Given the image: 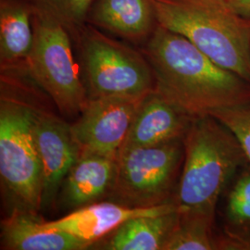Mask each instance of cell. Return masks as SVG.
Segmentation results:
<instances>
[{"label":"cell","instance_id":"cell-1","mask_svg":"<svg viewBox=\"0 0 250 250\" xmlns=\"http://www.w3.org/2000/svg\"><path fill=\"white\" fill-rule=\"evenodd\" d=\"M140 50L151 65L156 91L193 117L250 101L249 82L164 27L158 24Z\"/></svg>","mask_w":250,"mask_h":250},{"label":"cell","instance_id":"cell-2","mask_svg":"<svg viewBox=\"0 0 250 250\" xmlns=\"http://www.w3.org/2000/svg\"><path fill=\"white\" fill-rule=\"evenodd\" d=\"M185 156L174 203L216 217L221 197L248 161L234 134L213 116L196 117L183 138Z\"/></svg>","mask_w":250,"mask_h":250},{"label":"cell","instance_id":"cell-3","mask_svg":"<svg viewBox=\"0 0 250 250\" xmlns=\"http://www.w3.org/2000/svg\"><path fill=\"white\" fill-rule=\"evenodd\" d=\"M159 25L250 83V21L227 0H152Z\"/></svg>","mask_w":250,"mask_h":250},{"label":"cell","instance_id":"cell-4","mask_svg":"<svg viewBox=\"0 0 250 250\" xmlns=\"http://www.w3.org/2000/svg\"><path fill=\"white\" fill-rule=\"evenodd\" d=\"M89 99H140L156 90L143 52L85 23L72 36Z\"/></svg>","mask_w":250,"mask_h":250},{"label":"cell","instance_id":"cell-5","mask_svg":"<svg viewBox=\"0 0 250 250\" xmlns=\"http://www.w3.org/2000/svg\"><path fill=\"white\" fill-rule=\"evenodd\" d=\"M34 107L2 94L0 177L12 208L42 209V168L36 146Z\"/></svg>","mask_w":250,"mask_h":250},{"label":"cell","instance_id":"cell-6","mask_svg":"<svg viewBox=\"0 0 250 250\" xmlns=\"http://www.w3.org/2000/svg\"><path fill=\"white\" fill-rule=\"evenodd\" d=\"M184 156L183 139L121 150L109 200L130 208L173 203Z\"/></svg>","mask_w":250,"mask_h":250},{"label":"cell","instance_id":"cell-7","mask_svg":"<svg viewBox=\"0 0 250 250\" xmlns=\"http://www.w3.org/2000/svg\"><path fill=\"white\" fill-rule=\"evenodd\" d=\"M34 42L27 74L45 91L61 112L79 115L88 102L71 34L50 19L34 13Z\"/></svg>","mask_w":250,"mask_h":250},{"label":"cell","instance_id":"cell-8","mask_svg":"<svg viewBox=\"0 0 250 250\" xmlns=\"http://www.w3.org/2000/svg\"><path fill=\"white\" fill-rule=\"evenodd\" d=\"M141 100L116 98L88 99L77 120L70 125L81 153L116 159Z\"/></svg>","mask_w":250,"mask_h":250},{"label":"cell","instance_id":"cell-9","mask_svg":"<svg viewBox=\"0 0 250 250\" xmlns=\"http://www.w3.org/2000/svg\"><path fill=\"white\" fill-rule=\"evenodd\" d=\"M34 130L42 168V209L59 196L63 181L79 159L81 150L70 125L53 114L36 110Z\"/></svg>","mask_w":250,"mask_h":250},{"label":"cell","instance_id":"cell-10","mask_svg":"<svg viewBox=\"0 0 250 250\" xmlns=\"http://www.w3.org/2000/svg\"><path fill=\"white\" fill-rule=\"evenodd\" d=\"M195 118L155 90L140 101L121 150L183 139Z\"/></svg>","mask_w":250,"mask_h":250},{"label":"cell","instance_id":"cell-11","mask_svg":"<svg viewBox=\"0 0 250 250\" xmlns=\"http://www.w3.org/2000/svg\"><path fill=\"white\" fill-rule=\"evenodd\" d=\"M176 208L178 207L174 202L151 208H130L111 200L99 201L71 211L57 221L45 222V226L68 232L93 246L130 219L160 214Z\"/></svg>","mask_w":250,"mask_h":250},{"label":"cell","instance_id":"cell-12","mask_svg":"<svg viewBox=\"0 0 250 250\" xmlns=\"http://www.w3.org/2000/svg\"><path fill=\"white\" fill-rule=\"evenodd\" d=\"M86 23L141 45L159 24L152 0H96Z\"/></svg>","mask_w":250,"mask_h":250},{"label":"cell","instance_id":"cell-13","mask_svg":"<svg viewBox=\"0 0 250 250\" xmlns=\"http://www.w3.org/2000/svg\"><path fill=\"white\" fill-rule=\"evenodd\" d=\"M116 174V159L81 153L63 181L61 204L73 211L108 197Z\"/></svg>","mask_w":250,"mask_h":250},{"label":"cell","instance_id":"cell-14","mask_svg":"<svg viewBox=\"0 0 250 250\" xmlns=\"http://www.w3.org/2000/svg\"><path fill=\"white\" fill-rule=\"evenodd\" d=\"M2 249L11 250H83L92 247L68 232L50 229L36 211L12 208L1 224Z\"/></svg>","mask_w":250,"mask_h":250},{"label":"cell","instance_id":"cell-15","mask_svg":"<svg viewBox=\"0 0 250 250\" xmlns=\"http://www.w3.org/2000/svg\"><path fill=\"white\" fill-rule=\"evenodd\" d=\"M34 10L29 0H0L2 73L23 72L34 42Z\"/></svg>","mask_w":250,"mask_h":250},{"label":"cell","instance_id":"cell-16","mask_svg":"<svg viewBox=\"0 0 250 250\" xmlns=\"http://www.w3.org/2000/svg\"><path fill=\"white\" fill-rule=\"evenodd\" d=\"M178 208L135 217L122 224L99 246L106 250H165L179 222Z\"/></svg>","mask_w":250,"mask_h":250},{"label":"cell","instance_id":"cell-17","mask_svg":"<svg viewBox=\"0 0 250 250\" xmlns=\"http://www.w3.org/2000/svg\"><path fill=\"white\" fill-rule=\"evenodd\" d=\"M222 198L223 232L233 241L250 240V162L237 171Z\"/></svg>","mask_w":250,"mask_h":250},{"label":"cell","instance_id":"cell-18","mask_svg":"<svg viewBox=\"0 0 250 250\" xmlns=\"http://www.w3.org/2000/svg\"><path fill=\"white\" fill-rule=\"evenodd\" d=\"M179 222L165 250H224L225 234L218 232L216 217L181 211Z\"/></svg>","mask_w":250,"mask_h":250},{"label":"cell","instance_id":"cell-19","mask_svg":"<svg viewBox=\"0 0 250 250\" xmlns=\"http://www.w3.org/2000/svg\"><path fill=\"white\" fill-rule=\"evenodd\" d=\"M34 13L62 25L73 36L86 23L96 0H29Z\"/></svg>","mask_w":250,"mask_h":250},{"label":"cell","instance_id":"cell-20","mask_svg":"<svg viewBox=\"0 0 250 250\" xmlns=\"http://www.w3.org/2000/svg\"><path fill=\"white\" fill-rule=\"evenodd\" d=\"M212 116L234 134L250 162V101L219 110Z\"/></svg>","mask_w":250,"mask_h":250},{"label":"cell","instance_id":"cell-21","mask_svg":"<svg viewBox=\"0 0 250 250\" xmlns=\"http://www.w3.org/2000/svg\"><path fill=\"white\" fill-rule=\"evenodd\" d=\"M227 2L238 15L250 21V0H227Z\"/></svg>","mask_w":250,"mask_h":250},{"label":"cell","instance_id":"cell-22","mask_svg":"<svg viewBox=\"0 0 250 250\" xmlns=\"http://www.w3.org/2000/svg\"><path fill=\"white\" fill-rule=\"evenodd\" d=\"M224 250H250V240L247 241H233L226 236Z\"/></svg>","mask_w":250,"mask_h":250}]
</instances>
